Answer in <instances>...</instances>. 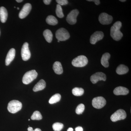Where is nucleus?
<instances>
[{
    "mask_svg": "<svg viewBox=\"0 0 131 131\" xmlns=\"http://www.w3.org/2000/svg\"><path fill=\"white\" fill-rule=\"evenodd\" d=\"M122 27V23L117 21L113 24L110 29V35L112 38L115 41H119L123 37V34L120 30Z\"/></svg>",
    "mask_w": 131,
    "mask_h": 131,
    "instance_id": "1",
    "label": "nucleus"
},
{
    "mask_svg": "<svg viewBox=\"0 0 131 131\" xmlns=\"http://www.w3.org/2000/svg\"><path fill=\"white\" fill-rule=\"evenodd\" d=\"M38 73L35 70L30 71L24 74L22 78V82L24 84H28L36 79Z\"/></svg>",
    "mask_w": 131,
    "mask_h": 131,
    "instance_id": "2",
    "label": "nucleus"
},
{
    "mask_svg": "<svg viewBox=\"0 0 131 131\" xmlns=\"http://www.w3.org/2000/svg\"><path fill=\"white\" fill-rule=\"evenodd\" d=\"M22 106L21 102L14 100L9 102L8 105L7 109L9 112L14 114L21 110Z\"/></svg>",
    "mask_w": 131,
    "mask_h": 131,
    "instance_id": "3",
    "label": "nucleus"
},
{
    "mask_svg": "<svg viewBox=\"0 0 131 131\" xmlns=\"http://www.w3.org/2000/svg\"><path fill=\"white\" fill-rule=\"evenodd\" d=\"M88 60L84 56H79L74 59L72 61V64L75 67H83L87 65Z\"/></svg>",
    "mask_w": 131,
    "mask_h": 131,
    "instance_id": "4",
    "label": "nucleus"
},
{
    "mask_svg": "<svg viewBox=\"0 0 131 131\" xmlns=\"http://www.w3.org/2000/svg\"><path fill=\"white\" fill-rule=\"evenodd\" d=\"M56 37L58 40L63 41L68 40L70 37L69 32L65 28H61L57 31L56 34Z\"/></svg>",
    "mask_w": 131,
    "mask_h": 131,
    "instance_id": "5",
    "label": "nucleus"
},
{
    "mask_svg": "<svg viewBox=\"0 0 131 131\" xmlns=\"http://www.w3.org/2000/svg\"><path fill=\"white\" fill-rule=\"evenodd\" d=\"M126 113L123 109H119L111 115L110 119L112 122H115L118 121L125 119L126 118Z\"/></svg>",
    "mask_w": 131,
    "mask_h": 131,
    "instance_id": "6",
    "label": "nucleus"
},
{
    "mask_svg": "<svg viewBox=\"0 0 131 131\" xmlns=\"http://www.w3.org/2000/svg\"><path fill=\"white\" fill-rule=\"evenodd\" d=\"M106 101L105 99L102 96L95 97L92 101V105L97 109L102 108L105 105Z\"/></svg>",
    "mask_w": 131,
    "mask_h": 131,
    "instance_id": "7",
    "label": "nucleus"
},
{
    "mask_svg": "<svg viewBox=\"0 0 131 131\" xmlns=\"http://www.w3.org/2000/svg\"><path fill=\"white\" fill-rule=\"evenodd\" d=\"M79 14L77 9H73L69 14L66 18V21L70 25H74L76 23L77 18Z\"/></svg>",
    "mask_w": 131,
    "mask_h": 131,
    "instance_id": "8",
    "label": "nucleus"
},
{
    "mask_svg": "<svg viewBox=\"0 0 131 131\" xmlns=\"http://www.w3.org/2000/svg\"><path fill=\"white\" fill-rule=\"evenodd\" d=\"M21 56L24 61H28L31 57V52L27 42L24 43L21 49Z\"/></svg>",
    "mask_w": 131,
    "mask_h": 131,
    "instance_id": "9",
    "label": "nucleus"
},
{
    "mask_svg": "<svg viewBox=\"0 0 131 131\" xmlns=\"http://www.w3.org/2000/svg\"><path fill=\"white\" fill-rule=\"evenodd\" d=\"M98 19L101 24L103 25H107L112 23L113 18L112 16L107 14L103 13L100 15Z\"/></svg>",
    "mask_w": 131,
    "mask_h": 131,
    "instance_id": "10",
    "label": "nucleus"
},
{
    "mask_svg": "<svg viewBox=\"0 0 131 131\" xmlns=\"http://www.w3.org/2000/svg\"><path fill=\"white\" fill-rule=\"evenodd\" d=\"M106 76L104 73L102 72H97L91 76L90 80L92 83L95 84L100 81H105Z\"/></svg>",
    "mask_w": 131,
    "mask_h": 131,
    "instance_id": "11",
    "label": "nucleus"
},
{
    "mask_svg": "<svg viewBox=\"0 0 131 131\" xmlns=\"http://www.w3.org/2000/svg\"><path fill=\"white\" fill-rule=\"evenodd\" d=\"M31 5L30 3L25 4L19 13V16L20 18L24 19L31 12Z\"/></svg>",
    "mask_w": 131,
    "mask_h": 131,
    "instance_id": "12",
    "label": "nucleus"
},
{
    "mask_svg": "<svg viewBox=\"0 0 131 131\" xmlns=\"http://www.w3.org/2000/svg\"><path fill=\"white\" fill-rule=\"evenodd\" d=\"M104 37V34L102 32L97 31L94 33L91 36L90 38V43L92 45H95L99 40H102Z\"/></svg>",
    "mask_w": 131,
    "mask_h": 131,
    "instance_id": "13",
    "label": "nucleus"
},
{
    "mask_svg": "<svg viewBox=\"0 0 131 131\" xmlns=\"http://www.w3.org/2000/svg\"><path fill=\"white\" fill-rule=\"evenodd\" d=\"M15 56V50L14 48H12L8 52L6 57L5 63L6 66L9 65L13 60L14 59Z\"/></svg>",
    "mask_w": 131,
    "mask_h": 131,
    "instance_id": "14",
    "label": "nucleus"
},
{
    "mask_svg": "<svg viewBox=\"0 0 131 131\" xmlns=\"http://www.w3.org/2000/svg\"><path fill=\"white\" fill-rule=\"evenodd\" d=\"M115 95H126L129 93V90L126 88L122 86H119L115 88L113 91Z\"/></svg>",
    "mask_w": 131,
    "mask_h": 131,
    "instance_id": "15",
    "label": "nucleus"
},
{
    "mask_svg": "<svg viewBox=\"0 0 131 131\" xmlns=\"http://www.w3.org/2000/svg\"><path fill=\"white\" fill-rule=\"evenodd\" d=\"M46 83L45 81L44 80H41L34 86L33 90L34 92H37V91L43 90L46 88Z\"/></svg>",
    "mask_w": 131,
    "mask_h": 131,
    "instance_id": "16",
    "label": "nucleus"
},
{
    "mask_svg": "<svg viewBox=\"0 0 131 131\" xmlns=\"http://www.w3.org/2000/svg\"><path fill=\"white\" fill-rule=\"evenodd\" d=\"M8 17L7 10L4 7H0V19L2 23L6 21Z\"/></svg>",
    "mask_w": 131,
    "mask_h": 131,
    "instance_id": "17",
    "label": "nucleus"
},
{
    "mask_svg": "<svg viewBox=\"0 0 131 131\" xmlns=\"http://www.w3.org/2000/svg\"><path fill=\"white\" fill-rule=\"evenodd\" d=\"M53 70L56 74L60 75L63 73V69L62 64L60 62L57 61L54 63L53 66Z\"/></svg>",
    "mask_w": 131,
    "mask_h": 131,
    "instance_id": "18",
    "label": "nucleus"
},
{
    "mask_svg": "<svg viewBox=\"0 0 131 131\" xmlns=\"http://www.w3.org/2000/svg\"><path fill=\"white\" fill-rule=\"evenodd\" d=\"M110 54L107 52L103 54L102 57L101 59V63L105 68H108L109 66L108 61L110 59Z\"/></svg>",
    "mask_w": 131,
    "mask_h": 131,
    "instance_id": "19",
    "label": "nucleus"
},
{
    "mask_svg": "<svg viewBox=\"0 0 131 131\" xmlns=\"http://www.w3.org/2000/svg\"><path fill=\"white\" fill-rule=\"evenodd\" d=\"M116 73L119 75H123L126 74L129 71V68L124 64H120L116 69Z\"/></svg>",
    "mask_w": 131,
    "mask_h": 131,
    "instance_id": "20",
    "label": "nucleus"
},
{
    "mask_svg": "<svg viewBox=\"0 0 131 131\" xmlns=\"http://www.w3.org/2000/svg\"><path fill=\"white\" fill-rule=\"evenodd\" d=\"M43 34L46 40L48 43H51L52 42L53 35L51 31L48 29H46L44 31Z\"/></svg>",
    "mask_w": 131,
    "mask_h": 131,
    "instance_id": "21",
    "label": "nucleus"
},
{
    "mask_svg": "<svg viewBox=\"0 0 131 131\" xmlns=\"http://www.w3.org/2000/svg\"><path fill=\"white\" fill-rule=\"evenodd\" d=\"M46 23L50 25H56L58 23L57 19L55 16L52 15H49L46 19Z\"/></svg>",
    "mask_w": 131,
    "mask_h": 131,
    "instance_id": "22",
    "label": "nucleus"
},
{
    "mask_svg": "<svg viewBox=\"0 0 131 131\" xmlns=\"http://www.w3.org/2000/svg\"><path fill=\"white\" fill-rule=\"evenodd\" d=\"M61 99V95L60 94H56L52 96L49 101L50 104H54L60 101Z\"/></svg>",
    "mask_w": 131,
    "mask_h": 131,
    "instance_id": "23",
    "label": "nucleus"
},
{
    "mask_svg": "<svg viewBox=\"0 0 131 131\" xmlns=\"http://www.w3.org/2000/svg\"><path fill=\"white\" fill-rule=\"evenodd\" d=\"M84 90L82 88H75L72 90V93L75 96H81L84 94Z\"/></svg>",
    "mask_w": 131,
    "mask_h": 131,
    "instance_id": "24",
    "label": "nucleus"
},
{
    "mask_svg": "<svg viewBox=\"0 0 131 131\" xmlns=\"http://www.w3.org/2000/svg\"><path fill=\"white\" fill-rule=\"evenodd\" d=\"M31 118V119L33 120H40L42 119V117L40 112L36 111L33 113Z\"/></svg>",
    "mask_w": 131,
    "mask_h": 131,
    "instance_id": "25",
    "label": "nucleus"
},
{
    "mask_svg": "<svg viewBox=\"0 0 131 131\" xmlns=\"http://www.w3.org/2000/svg\"><path fill=\"white\" fill-rule=\"evenodd\" d=\"M56 14L58 18H63L64 16L61 6L58 4L57 5Z\"/></svg>",
    "mask_w": 131,
    "mask_h": 131,
    "instance_id": "26",
    "label": "nucleus"
},
{
    "mask_svg": "<svg viewBox=\"0 0 131 131\" xmlns=\"http://www.w3.org/2000/svg\"><path fill=\"white\" fill-rule=\"evenodd\" d=\"M63 127V124L59 122H56L52 125V128L54 131H61Z\"/></svg>",
    "mask_w": 131,
    "mask_h": 131,
    "instance_id": "27",
    "label": "nucleus"
},
{
    "mask_svg": "<svg viewBox=\"0 0 131 131\" xmlns=\"http://www.w3.org/2000/svg\"><path fill=\"white\" fill-rule=\"evenodd\" d=\"M85 108V107L83 104H80L78 105L76 109V113L77 114H82L83 112H84Z\"/></svg>",
    "mask_w": 131,
    "mask_h": 131,
    "instance_id": "28",
    "label": "nucleus"
},
{
    "mask_svg": "<svg viewBox=\"0 0 131 131\" xmlns=\"http://www.w3.org/2000/svg\"><path fill=\"white\" fill-rule=\"evenodd\" d=\"M56 1L58 3V5L61 6L67 5L68 3V1L67 0H57Z\"/></svg>",
    "mask_w": 131,
    "mask_h": 131,
    "instance_id": "29",
    "label": "nucleus"
},
{
    "mask_svg": "<svg viewBox=\"0 0 131 131\" xmlns=\"http://www.w3.org/2000/svg\"><path fill=\"white\" fill-rule=\"evenodd\" d=\"M87 1L89 2H94L96 5H100V1L99 0H88Z\"/></svg>",
    "mask_w": 131,
    "mask_h": 131,
    "instance_id": "30",
    "label": "nucleus"
},
{
    "mask_svg": "<svg viewBox=\"0 0 131 131\" xmlns=\"http://www.w3.org/2000/svg\"><path fill=\"white\" fill-rule=\"evenodd\" d=\"M44 3L46 5H49L51 2V0H44L43 1Z\"/></svg>",
    "mask_w": 131,
    "mask_h": 131,
    "instance_id": "31",
    "label": "nucleus"
},
{
    "mask_svg": "<svg viewBox=\"0 0 131 131\" xmlns=\"http://www.w3.org/2000/svg\"><path fill=\"white\" fill-rule=\"evenodd\" d=\"M83 129L82 127L81 126H78L75 128V131H83Z\"/></svg>",
    "mask_w": 131,
    "mask_h": 131,
    "instance_id": "32",
    "label": "nucleus"
},
{
    "mask_svg": "<svg viewBox=\"0 0 131 131\" xmlns=\"http://www.w3.org/2000/svg\"><path fill=\"white\" fill-rule=\"evenodd\" d=\"M28 131H34V130H33V128L31 127H29L28 128Z\"/></svg>",
    "mask_w": 131,
    "mask_h": 131,
    "instance_id": "33",
    "label": "nucleus"
},
{
    "mask_svg": "<svg viewBox=\"0 0 131 131\" xmlns=\"http://www.w3.org/2000/svg\"><path fill=\"white\" fill-rule=\"evenodd\" d=\"M73 128L71 127H70L68 129V131H73Z\"/></svg>",
    "mask_w": 131,
    "mask_h": 131,
    "instance_id": "34",
    "label": "nucleus"
},
{
    "mask_svg": "<svg viewBox=\"0 0 131 131\" xmlns=\"http://www.w3.org/2000/svg\"><path fill=\"white\" fill-rule=\"evenodd\" d=\"M34 131H42L41 130H40V129L39 128H36L35 129V130H34Z\"/></svg>",
    "mask_w": 131,
    "mask_h": 131,
    "instance_id": "35",
    "label": "nucleus"
},
{
    "mask_svg": "<svg viewBox=\"0 0 131 131\" xmlns=\"http://www.w3.org/2000/svg\"><path fill=\"white\" fill-rule=\"evenodd\" d=\"M16 2L18 3H20L23 1V0H16Z\"/></svg>",
    "mask_w": 131,
    "mask_h": 131,
    "instance_id": "36",
    "label": "nucleus"
},
{
    "mask_svg": "<svg viewBox=\"0 0 131 131\" xmlns=\"http://www.w3.org/2000/svg\"><path fill=\"white\" fill-rule=\"evenodd\" d=\"M120 1L121 2H125L126 1V0H120Z\"/></svg>",
    "mask_w": 131,
    "mask_h": 131,
    "instance_id": "37",
    "label": "nucleus"
},
{
    "mask_svg": "<svg viewBox=\"0 0 131 131\" xmlns=\"http://www.w3.org/2000/svg\"><path fill=\"white\" fill-rule=\"evenodd\" d=\"M17 9H19V7H18V8H17Z\"/></svg>",
    "mask_w": 131,
    "mask_h": 131,
    "instance_id": "38",
    "label": "nucleus"
},
{
    "mask_svg": "<svg viewBox=\"0 0 131 131\" xmlns=\"http://www.w3.org/2000/svg\"><path fill=\"white\" fill-rule=\"evenodd\" d=\"M58 42H60V41H59V40H58Z\"/></svg>",
    "mask_w": 131,
    "mask_h": 131,
    "instance_id": "39",
    "label": "nucleus"
},
{
    "mask_svg": "<svg viewBox=\"0 0 131 131\" xmlns=\"http://www.w3.org/2000/svg\"><path fill=\"white\" fill-rule=\"evenodd\" d=\"M28 121H30V119H28Z\"/></svg>",
    "mask_w": 131,
    "mask_h": 131,
    "instance_id": "40",
    "label": "nucleus"
},
{
    "mask_svg": "<svg viewBox=\"0 0 131 131\" xmlns=\"http://www.w3.org/2000/svg\"><path fill=\"white\" fill-rule=\"evenodd\" d=\"M0 33H1V32H0Z\"/></svg>",
    "mask_w": 131,
    "mask_h": 131,
    "instance_id": "41",
    "label": "nucleus"
}]
</instances>
